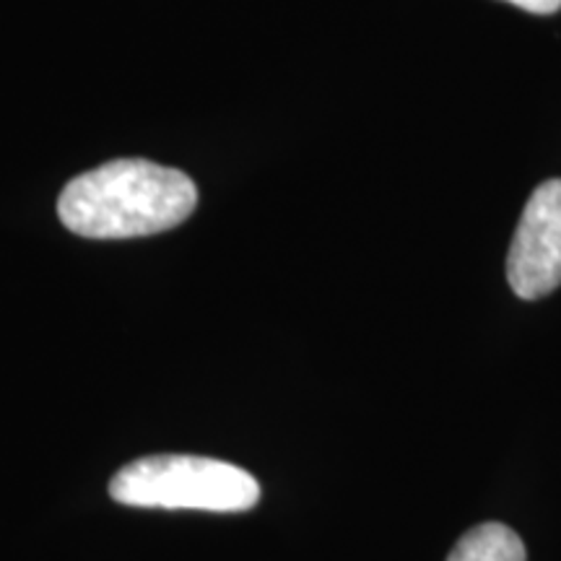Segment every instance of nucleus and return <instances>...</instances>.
I'll return each mask as SVG.
<instances>
[{
  "instance_id": "nucleus-1",
  "label": "nucleus",
  "mask_w": 561,
  "mask_h": 561,
  "mask_svg": "<svg viewBox=\"0 0 561 561\" xmlns=\"http://www.w3.org/2000/svg\"><path fill=\"white\" fill-rule=\"evenodd\" d=\"M198 206L185 172L146 159H117L70 180L60 193L62 227L89 240H130L180 227Z\"/></svg>"
},
{
  "instance_id": "nucleus-2",
  "label": "nucleus",
  "mask_w": 561,
  "mask_h": 561,
  "mask_svg": "<svg viewBox=\"0 0 561 561\" xmlns=\"http://www.w3.org/2000/svg\"><path fill=\"white\" fill-rule=\"evenodd\" d=\"M110 496L128 507L248 512L261 502V483L240 466L201 455H149L121 468Z\"/></svg>"
},
{
  "instance_id": "nucleus-3",
  "label": "nucleus",
  "mask_w": 561,
  "mask_h": 561,
  "mask_svg": "<svg viewBox=\"0 0 561 561\" xmlns=\"http://www.w3.org/2000/svg\"><path fill=\"white\" fill-rule=\"evenodd\" d=\"M507 280L520 299H543L561 286V180L533 191L507 255Z\"/></svg>"
},
{
  "instance_id": "nucleus-4",
  "label": "nucleus",
  "mask_w": 561,
  "mask_h": 561,
  "mask_svg": "<svg viewBox=\"0 0 561 561\" xmlns=\"http://www.w3.org/2000/svg\"><path fill=\"white\" fill-rule=\"evenodd\" d=\"M447 561H528L523 538L502 523L476 525L455 543Z\"/></svg>"
},
{
  "instance_id": "nucleus-5",
  "label": "nucleus",
  "mask_w": 561,
  "mask_h": 561,
  "mask_svg": "<svg viewBox=\"0 0 561 561\" xmlns=\"http://www.w3.org/2000/svg\"><path fill=\"white\" fill-rule=\"evenodd\" d=\"M507 3L528 13H538V16H551L561 9V0H507Z\"/></svg>"
}]
</instances>
